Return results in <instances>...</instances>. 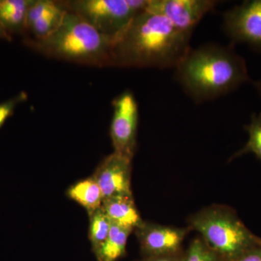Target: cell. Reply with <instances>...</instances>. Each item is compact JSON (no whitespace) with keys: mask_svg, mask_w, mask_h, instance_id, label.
<instances>
[{"mask_svg":"<svg viewBox=\"0 0 261 261\" xmlns=\"http://www.w3.org/2000/svg\"><path fill=\"white\" fill-rule=\"evenodd\" d=\"M132 230L115 224L106 241L94 252L98 261H116L126 253L127 241Z\"/></svg>","mask_w":261,"mask_h":261,"instance_id":"5bb4252c","label":"cell"},{"mask_svg":"<svg viewBox=\"0 0 261 261\" xmlns=\"http://www.w3.org/2000/svg\"><path fill=\"white\" fill-rule=\"evenodd\" d=\"M231 261H261V244L247 250Z\"/></svg>","mask_w":261,"mask_h":261,"instance_id":"44dd1931","label":"cell"},{"mask_svg":"<svg viewBox=\"0 0 261 261\" xmlns=\"http://www.w3.org/2000/svg\"><path fill=\"white\" fill-rule=\"evenodd\" d=\"M183 261H226L207 246L202 238H196L183 253Z\"/></svg>","mask_w":261,"mask_h":261,"instance_id":"ac0fdd59","label":"cell"},{"mask_svg":"<svg viewBox=\"0 0 261 261\" xmlns=\"http://www.w3.org/2000/svg\"><path fill=\"white\" fill-rule=\"evenodd\" d=\"M27 94L21 92L8 100L0 102V128L5 124L7 120L13 116L17 106L27 100Z\"/></svg>","mask_w":261,"mask_h":261,"instance_id":"ffe728a7","label":"cell"},{"mask_svg":"<svg viewBox=\"0 0 261 261\" xmlns=\"http://www.w3.org/2000/svg\"><path fill=\"white\" fill-rule=\"evenodd\" d=\"M191 37L166 17L145 10L114 42L111 67L175 68L191 48Z\"/></svg>","mask_w":261,"mask_h":261,"instance_id":"6da1fadb","label":"cell"},{"mask_svg":"<svg viewBox=\"0 0 261 261\" xmlns=\"http://www.w3.org/2000/svg\"><path fill=\"white\" fill-rule=\"evenodd\" d=\"M24 44L55 59L97 67H111L114 41L75 13L66 10L58 29L43 39L27 37Z\"/></svg>","mask_w":261,"mask_h":261,"instance_id":"3957f363","label":"cell"},{"mask_svg":"<svg viewBox=\"0 0 261 261\" xmlns=\"http://www.w3.org/2000/svg\"><path fill=\"white\" fill-rule=\"evenodd\" d=\"M63 8L64 7L61 1L32 0L27 13V25L39 19L56 13Z\"/></svg>","mask_w":261,"mask_h":261,"instance_id":"d6986e66","label":"cell"},{"mask_svg":"<svg viewBox=\"0 0 261 261\" xmlns=\"http://www.w3.org/2000/svg\"><path fill=\"white\" fill-rule=\"evenodd\" d=\"M190 228L164 226L144 221L135 230L145 257L181 253L182 243Z\"/></svg>","mask_w":261,"mask_h":261,"instance_id":"9c48e42d","label":"cell"},{"mask_svg":"<svg viewBox=\"0 0 261 261\" xmlns=\"http://www.w3.org/2000/svg\"><path fill=\"white\" fill-rule=\"evenodd\" d=\"M89 240L92 250L96 252L106 241L112 223L103 210L102 206L89 214Z\"/></svg>","mask_w":261,"mask_h":261,"instance_id":"9a60e30c","label":"cell"},{"mask_svg":"<svg viewBox=\"0 0 261 261\" xmlns=\"http://www.w3.org/2000/svg\"><path fill=\"white\" fill-rule=\"evenodd\" d=\"M224 29L234 43L261 51V0H246L224 14Z\"/></svg>","mask_w":261,"mask_h":261,"instance_id":"52a82bcc","label":"cell"},{"mask_svg":"<svg viewBox=\"0 0 261 261\" xmlns=\"http://www.w3.org/2000/svg\"><path fill=\"white\" fill-rule=\"evenodd\" d=\"M110 135L114 152L133 160L137 147L139 108L133 92L125 90L113 99Z\"/></svg>","mask_w":261,"mask_h":261,"instance_id":"8992f818","label":"cell"},{"mask_svg":"<svg viewBox=\"0 0 261 261\" xmlns=\"http://www.w3.org/2000/svg\"><path fill=\"white\" fill-rule=\"evenodd\" d=\"M249 138L243 149L234 154L231 159L247 153H252L261 161V112L252 115L250 123L245 127Z\"/></svg>","mask_w":261,"mask_h":261,"instance_id":"e0dca14e","label":"cell"},{"mask_svg":"<svg viewBox=\"0 0 261 261\" xmlns=\"http://www.w3.org/2000/svg\"><path fill=\"white\" fill-rule=\"evenodd\" d=\"M66 10L65 8L50 15L39 19L27 25L25 32L32 34V39H40L48 37L55 32L64 17Z\"/></svg>","mask_w":261,"mask_h":261,"instance_id":"2e32d148","label":"cell"},{"mask_svg":"<svg viewBox=\"0 0 261 261\" xmlns=\"http://www.w3.org/2000/svg\"><path fill=\"white\" fill-rule=\"evenodd\" d=\"M103 35L116 42L134 18L145 11L148 0H70L61 1Z\"/></svg>","mask_w":261,"mask_h":261,"instance_id":"5b68a950","label":"cell"},{"mask_svg":"<svg viewBox=\"0 0 261 261\" xmlns=\"http://www.w3.org/2000/svg\"><path fill=\"white\" fill-rule=\"evenodd\" d=\"M141 261H183V253L162 256L145 257Z\"/></svg>","mask_w":261,"mask_h":261,"instance_id":"7402d4cb","label":"cell"},{"mask_svg":"<svg viewBox=\"0 0 261 261\" xmlns=\"http://www.w3.org/2000/svg\"><path fill=\"white\" fill-rule=\"evenodd\" d=\"M132 159L121 154L113 152L103 160L92 176L100 188L104 200L116 196L132 195Z\"/></svg>","mask_w":261,"mask_h":261,"instance_id":"30bf717a","label":"cell"},{"mask_svg":"<svg viewBox=\"0 0 261 261\" xmlns=\"http://www.w3.org/2000/svg\"><path fill=\"white\" fill-rule=\"evenodd\" d=\"M175 80L197 103L213 100L250 82L246 61L233 44H206L192 49L175 68Z\"/></svg>","mask_w":261,"mask_h":261,"instance_id":"7a4b0ae2","label":"cell"},{"mask_svg":"<svg viewBox=\"0 0 261 261\" xmlns=\"http://www.w3.org/2000/svg\"><path fill=\"white\" fill-rule=\"evenodd\" d=\"M252 84H253L255 90H256L257 93L258 94L259 97H260L261 99V79L252 82Z\"/></svg>","mask_w":261,"mask_h":261,"instance_id":"cb8c5ba5","label":"cell"},{"mask_svg":"<svg viewBox=\"0 0 261 261\" xmlns=\"http://www.w3.org/2000/svg\"><path fill=\"white\" fill-rule=\"evenodd\" d=\"M219 3L215 0H148L145 10L166 17L175 28L192 36L197 24Z\"/></svg>","mask_w":261,"mask_h":261,"instance_id":"ba28073f","label":"cell"},{"mask_svg":"<svg viewBox=\"0 0 261 261\" xmlns=\"http://www.w3.org/2000/svg\"><path fill=\"white\" fill-rule=\"evenodd\" d=\"M102 208L111 223L132 231L144 222L136 207L133 194L106 199Z\"/></svg>","mask_w":261,"mask_h":261,"instance_id":"8fae6325","label":"cell"},{"mask_svg":"<svg viewBox=\"0 0 261 261\" xmlns=\"http://www.w3.org/2000/svg\"><path fill=\"white\" fill-rule=\"evenodd\" d=\"M188 223L190 230L200 233L206 245L226 261L261 244V239L252 233L227 206L205 207L190 216Z\"/></svg>","mask_w":261,"mask_h":261,"instance_id":"277c9868","label":"cell"},{"mask_svg":"<svg viewBox=\"0 0 261 261\" xmlns=\"http://www.w3.org/2000/svg\"><path fill=\"white\" fill-rule=\"evenodd\" d=\"M0 39L8 41V42H11L12 41V35H10L9 33L5 30L1 23H0Z\"/></svg>","mask_w":261,"mask_h":261,"instance_id":"603a6c76","label":"cell"},{"mask_svg":"<svg viewBox=\"0 0 261 261\" xmlns=\"http://www.w3.org/2000/svg\"><path fill=\"white\" fill-rule=\"evenodd\" d=\"M32 0H0V23L10 35L23 34Z\"/></svg>","mask_w":261,"mask_h":261,"instance_id":"7c38bea8","label":"cell"},{"mask_svg":"<svg viewBox=\"0 0 261 261\" xmlns=\"http://www.w3.org/2000/svg\"><path fill=\"white\" fill-rule=\"evenodd\" d=\"M68 197L86 209L89 215L102 207L104 199L99 185L91 176L72 185L67 192Z\"/></svg>","mask_w":261,"mask_h":261,"instance_id":"4fadbf2b","label":"cell"}]
</instances>
